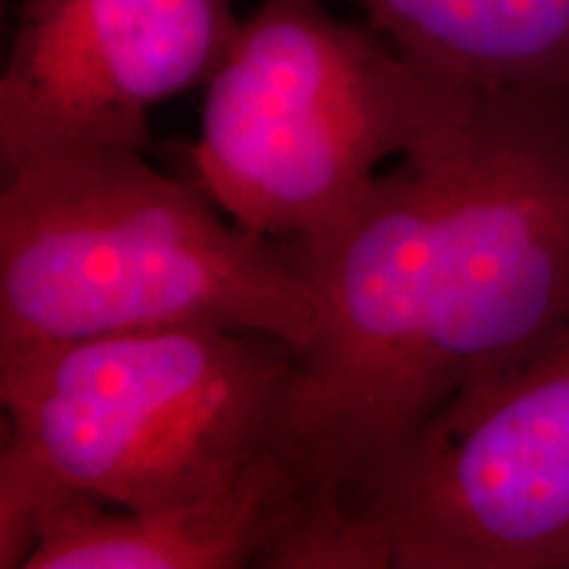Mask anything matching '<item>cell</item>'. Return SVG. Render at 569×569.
Returning a JSON list of instances; mask_svg holds the SVG:
<instances>
[{
    "mask_svg": "<svg viewBox=\"0 0 569 569\" xmlns=\"http://www.w3.org/2000/svg\"><path fill=\"white\" fill-rule=\"evenodd\" d=\"M432 151L436 422L569 340V84L469 90Z\"/></svg>",
    "mask_w": 569,
    "mask_h": 569,
    "instance_id": "cell-4",
    "label": "cell"
},
{
    "mask_svg": "<svg viewBox=\"0 0 569 569\" xmlns=\"http://www.w3.org/2000/svg\"><path fill=\"white\" fill-rule=\"evenodd\" d=\"M356 538L365 569H569V340L448 407Z\"/></svg>",
    "mask_w": 569,
    "mask_h": 569,
    "instance_id": "cell-5",
    "label": "cell"
},
{
    "mask_svg": "<svg viewBox=\"0 0 569 569\" xmlns=\"http://www.w3.org/2000/svg\"><path fill=\"white\" fill-rule=\"evenodd\" d=\"M467 92L325 0H261L206 80L188 146L196 184L243 230L309 243L361 203L382 163L443 130Z\"/></svg>",
    "mask_w": 569,
    "mask_h": 569,
    "instance_id": "cell-3",
    "label": "cell"
},
{
    "mask_svg": "<svg viewBox=\"0 0 569 569\" xmlns=\"http://www.w3.org/2000/svg\"><path fill=\"white\" fill-rule=\"evenodd\" d=\"M213 327L298 353L317 293L288 243L219 217L134 148L56 153L3 177L0 351Z\"/></svg>",
    "mask_w": 569,
    "mask_h": 569,
    "instance_id": "cell-2",
    "label": "cell"
},
{
    "mask_svg": "<svg viewBox=\"0 0 569 569\" xmlns=\"http://www.w3.org/2000/svg\"><path fill=\"white\" fill-rule=\"evenodd\" d=\"M296 353L213 327L0 351V567L67 498L146 509L238 480L280 451Z\"/></svg>",
    "mask_w": 569,
    "mask_h": 569,
    "instance_id": "cell-1",
    "label": "cell"
},
{
    "mask_svg": "<svg viewBox=\"0 0 569 569\" xmlns=\"http://www.w3.org/2000/svg\"><path fill=\"white\" fill-rule=\"evenodd\" d=\"M367 24L446 88L569 84V0H351Z\"/></svg>",
    "mask_w": 569,
    "mask_h": 569,
    "instance_id": "cell-8",
    "label": "cell"
},
{
    "mask_svg": "<svg viewBox=\"0 0 569 569\" xmlns=\"http://www.w3.org/2000/svg\"><path fill=\"white\" fill-rule=\"evenodd\" d=\"M301 488L282 451L261 457L211 493L122 509L67 498L34 522L21 569H234L267 567L296 528Z\"/></svg>",
    "mask_w": 569,
    "mask_h": 569,
    "instance_id": "cell-7",
    "label": "cell"
},
{
    "mask_svg": "<svg viewBox=\"0 0 569 569\" xmlns=\"http://www.w3.org/2000/svg\"><path fill=\"white\" fill-rule=\"evenodd\" d=\"M238 24L232 0H24L0 74V174L146 151L151 111L209 80Z\"/></svg>",
    "mask_w": 569,
    "mask_h": 569,
    "instance_id": "cell-6",
    "label": "cell"
}]
</instances>
